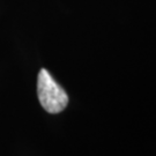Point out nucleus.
<instances>
[{"label":"nucleus","instance_id":"nucleus-1","mask_svg":"<svg viewBox=\"0 0 156 156\" xmlns=\"http://www.w3.org/2000/svg\"><path fill=\"white\" fill-rule=\"evenodd\" d=\"M37 95L41 105L49 113H59L68 104V96L45 68L39 71Z\"/></svg>","mask_w":156,"mask_h":156}]
</instances>
